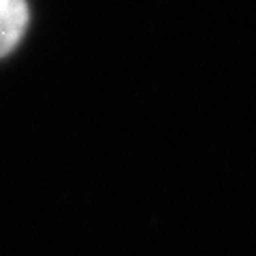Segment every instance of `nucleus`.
<instances>
[{"label": "nucleus", "mask_w": 256, "mask_h": 256, "mask_svg": "<svg viewBox=\"0 0 256 256\" xmlns=\"http://www.w3.org/2000/svg\"><path fill=\"white\" fill-rule=\"evenodd\" d=\"M28 6L22 0H0V58L13 52L28 28Z\"/></svg>", "instance_id": "obj_1"}]
</instances>
